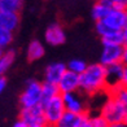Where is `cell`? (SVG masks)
I'll return each mask as SVG.
<instances>
[{
    "label": "cell",
    "mask_w": 127,
    "mask_h": 127,
    "mask_svg": "<svg viewBox=\"0 0 127 127\" xmlns=\"http://www.w3.org/2000/svg\"><path fill=\"white\" fill-rule=\"evenodd\" d=\"M79 91L88 96H94L100 92H108L106 67L100 62L88 65L87 70L80 75Z\"/></svg>",
    "instance_id": "1"
},
{
    "label": "cell",
    "mask_w": 127,
    "mask_h": 127,
    "mask_svg": "<svg viewBox=\"0 0 127 127\" xmlns=\"http://www.w3.org/2000/svg\"><path fill=\"white\" fill-rule=\"evenodd\" d=\"M99 113L108 121L109 125L125 123L127 118V106L121 102L115 96L108 94V99L101 105Z\"/></svg>",
    "instance_id": "2"
},
{
    "label": "cell",
    "mask_w": 127,
    "mask_h": 127,
    "mask_svg": "<svg viewBox=\"0 0 127 127\" xmlns=\"http://www.w3.org/2000/svg\"><path fill=\"white\" fill-rule=\"evenodd\" d=\"M40 104H43V83L35 79L27 80L25 90L20 95L21 109L32 108Z\"/></svg>",
    "instance_id": "3"
},
{
    "label": "cell",
    "mask_w": 127,
    "mask_h": 127,
    "mask_svg": "<svg viewBox=\"0 0 127 127\" xmlns=\"http://www.w3.org/2000/svg\"><path fill=\"white\" fill-rule=\"evenodd\" d=\"M43 108H44L45 122L49 127H56L57 123L60 122V119L62 118V115L66 113V108L61 95L47 102H43Z\"/></svg>",
    "instance_id": "4"
},
{
    "label": "cell",
    "mask_w": 127,
    "mask_h": 127,
    "mask_svg": "<svg viewBox=\"0 0 127 127\" xmlns=\"http://www.w3.org/2000/svg\"><path fill=\"white\" fill-rule=\"evenodd\" d=\"M21 121H24L26 125H29L30 127L34 126H40V125H47L45 122V115H44V108L43 104L32 108H25L21 109L20 112V118Z\"/></svg>",
    "instance_id": "5"
},
{
    "label": "cell",
    "mask_w": 127,
    "mask_h": 127,
    "mask_svg": "<svg viewBox=\"0 0 127 127\" xmlns=\"http://www.w3.org/2000/svg\"><path fill=\"white\" fill-rule=\"evenodd\" d=\"M112 31H122L127 26V12L125 8H114L110 13L102 20Z\"/></svg>",
    "instance_id": "6"
},
{
    "label": "cell",
    "mask_w": 127,
    "mask_h": 127,
    "mask_svg": "<svg viewBox=\"0 0 127 127\" xmlns=\"http://www.w3.org/2000/svg\"><path fill=\"white\" fill-rule=\"evenodd\" d=\"M125 71V65L121 64H114V65L106 66V84H108V94H112L115 90L121 87Z\"/></svg>",
    "instance_id": "7"
},
{
    "label": "cell",
    "mask_w": 127,
    "mask_h": 127,
    "mask_svg": "<svg viewBox=\"0 0 127 127\" xmlns=\"http://www.w3.org/2000/svg\"><path fill=\"white\" fill-rule=\"evenodd\" d=\"M44 39L49 45L52 47H57V45H62L66 40V34L65 30L62 29V26L60 24H51L44 32Z\"/></svg>",
    "instance_id": "8"
},
{
    "label": "cell",
    "mask_w": 127,
    "mask_h": 127,
    "mask_svg": "<svg viewBox=\"0 0 127 127\" xmlns=\"http://www.w3.org/2000/svg\"><path fill=\"white\" fill-rule=\"evenodd\" d=\"M59 90L62 94H75L80 90V75L71 71H66L59 83Z\"/></svg>",
    "instance_id": "9"
},
{
    "label": "cell",
    "mask_w": 127,
    "mask_h": 127,
    "mask_svg": "<svg viewBox=\"0 0 127 127\" xmlns=\"http://www.w3.org/2000/svg\"><path fill=\"white\" fill-rule=\"evenodd\" d=\"M61 97L64 100V104H65L66 112L77 114H88L86 104L82 97L78 95V92H75V94H62Z\"/></svg>",
    "instance_id": "10"
},
{
    "label": "cell",
    "mask_w": 127,
    "mask_h": 127,
    "mask_svg": "<svg viewBox=\"0 0 127 127\" xmlns=\"http://www.w3.org/2000/svg\"><path fill=\"white\" fill-rule=\"evenodd\" d=\"M67 71V66L62 62H51L44 70V82L59 86L64 74Z\"/></svg>",
    "instance_id": "11"
},
{
    "label": "cell",
    "mask_w": 127,
    "mask_h": 127,
    "mask_svg": "<svg viewBox=\"0 0 127 127\" xmlns=\"http://www.w3.org/2000/svg\"><path fill=\"white\" fill-rule=\"evenodd\" d=\"M123 47H104L100 55V64L104 66H110L122 62Z\"/></svg>",
    "instance_id": "12"
},
{
    "label": "cell",
    "mask_w": 127,
    "mask_h": 127,
    "mask_svg": "<svg viewBox=\"0 0 127 127\" xmlns=\"http://www.w3.org/2000/svg\"><path fill=\"white\" fill-rule=\"evenodd\" d=\"M115 7L110 0H97L91 9V17L96 22H100L106 18V16L112 12Z\"/></svg>",
    "instance_id": "13"
},
{
    "label": "cell",
    "mask_w": 127,
    "mask_h": 127,
    "mask_svg": "<svg viewBox=\"0 0 127 127\" xmlns=\"http://www.w3.org/2000/svg\"><path fill=\"white\" fill-rule=\"evenodd\" d=\"M90 117L88 114H77L71 112H66L57 123L56 127H80L82 123Z\"/></svg>",
    "instance_id": "14"
},
{
    "label": "cell",
    "mask_w": 127,
    "mask_h": 127,
    "mask_svg": "<svg viewBox=\"0 0 127 127\" xmlns=\"http://www.w3.org/2000/svg\"><path fill=\"white\" fill-rule=\"evenodd\" d=\"M20 25V14L18 13H8L0 12V29L14 32V30Z\"/></svg>",
    "instance_id": "15"
},
{
    "label": "cell",
    "mask_w": 127,
    "mask_h": 127,
    "mask_svg": "<svg viewBox=\"0 0 127 127\" xmlns=\"http://www.w3.org/2000/svg\"><path fill=\"white\" fill-rule=\"evenodd\" d=\"M44 53H45V49L43 47V44L39 40H31L26 52L29 61H38L44 56Z\"/></svg>",
    "instance_id": "16"
},
{
    "label": "cell",
    "mask_w": 127,
    "mask_h": 127,
    "mask_svg": "<svg viewBox=\"0 0 127 127\" xmlns=\"http://www.w3.org/2000/svg\"><path fill=\"white\" fill-rule=\"evenodd\" d=\"M101 43L104 47H123V35L122 31H112L110 34L101 38Z\"/></svg>",
    "instance_id": "17"
},
{
    "label": "cell",
    "mask_w": 127,
    "mask_h": 127,
    "mask_svg": "<svg viewBox=\"0 0 127 127\" xmlns=\"http://www.w3.org/2000/svg\"><path fill=\"white\" fill-rule=\"evenodd\" d=\"M17 52L14 49H5L3 55L0 56V73L4 74L8 69L12 66V64L16 60Z\"/></svg>",
    "instance_id": "18"
},
{
    "label": "cell",
    "mask_w": 127,
    "mask_h": 127,
    "mask_svg": "<svg viewBox=\"0 0 127 127\" xmlns=\"http://www.w3.org/2000/svg\"><path fill=\"white\" fill-rule=\"evenodd\" d=\"M24 3L22 0H0V12L20 13Z\"/></svg>",
    "instance_id": "19"
},
{
    "label": "cell",
    "mask_w": 127,
    "mask_h": 127,
    "mask_svg": "<svg viewBox=\"0 0 127 127\" xmlns=\"http://www.w3.org/2000/svg\"><path fill=\"white\" fill-rule=\"evenodd\" d=\"M60 95H61V92H60L57 84L43 82V102H47V101L55 99V97L60 96Z\"/></svg>",
    "instance_id": "20"
},
{
    "label": "cell",
    "mask_w": 127,
    "mask_h": 127,
    "mask_svg": "<svg viewBox=\"0 0 127 127\" xmlns=\"http://www.w3.org/2000/svg\"><path fill=\"white\" fill-rule=\"evenodd\" d=\"M66 66H67V70L69 71H71V73H75L78 74V75H82V74L87 70V62H86L84 60H80V59H74V60H70L67 64H66Z\"/></svg>",
    "instance_id": "21"
},
{
    "label": "cell",
    "mask_w": 127,
    "mask_h": 127,
    "mask_svg": "<svg viewBox=\"0 0 127 127\" xmlns=\"http://www.w3.org/2000/svg\"><path fill=\"white\" fill-rule=\"evenodd\" d=\"M13 42V32L8 30L0 29V47L3 49H7Z\"/></svg>",
    "instance_id": "22"
},
{
    "label": "cell",
    "mask_w": 127,
    "mask_h": 127,
    "mask_svg": "<svg viewBox=\"0 0 127 127\" xmlns=\"http://www.w3.org/2000/svg\"><path fill=\"white\" fill-rule=\"evenodd\" d=\"M90 121L94 127H109L110 125H109V122L102 117V115L100 113H97L95 115H90Z\"/></svg>",
    "instance_id": "23"
},
{
    "label": "cell",
    "mask_w": 127,
    "mask_h": 127,
    "mask_svg": "<svg viewBox=\"0 0 127 127\" xmlns=\"http://www.w3.org/2000/svg\"><path fill=\"white\" fill-rule=\"evenodd\" d=\"M109 95H113V96H115L117 99L122 102V104H125V105L127 106V88H122V87H119L118 90H115L114 92H112V94H109Z\"/></svg>",
    "instance_id": "24"
},
{
    "label": "cell",
    "mask_w": 127,
    "mask_h": 127,
    "mask_svg": "<svg viewBox=\"0 0 127 127\" xmlns=\"http://www.w3.org/2000/svg\"><path fill=\"white\" fill-rule=\"evenodd\" d=\"M110 1L115 8H126L127 5V0H110Z\"/></svg>",
    "instance_id": "25"
},
{
    "label": "cell",
    "mask_w": 127,
    "mask_h": 127,
    "mask_svg": "<svg viewBox=\"0 0 127 127\" xmlns=\"http://www.w3.org/2000/svg\"><path fill=\"white\" fill-rule=\"evenodd\" d=\"M121 87H122V88H127V66H125V71H123L122 82H121Z\"/></svg>",
    "instance_id": "26"
},
{
    "label": "cell",
    "mask_w": 127,
    "mask_h": 127,
    "mask_svg": "<svg viewBox=\"0 0 127 127\" xmlns=\"http://www.w3.org/2000/svg\"><path fill=\"white\" fill-rule=\"evenodd\" d=\"M122 64L127 66V45H123V56H122Z\"/></svg>",
    "instance_id": "27"
},
{
    "label": "cell",
    "mask_w": 127,
    "mask_h": 127,
    "mask_svg": "<svg viewBox=\"0 0 127 127\" xmlns=\"http://www.w3.org/2000/svg\"><path fill=\"white\" fill-rule=\"evenodd\" d=\"M5 87H7V78L1 75V78H0V91H4Z\"/></svg>",
    "instance_id": "28"
},
{
    "label": "cell",
    "mask_w": 127,
    "mask_h": 127,
    "mask_svg": "<svg viewBox=\"0 0 127 127\" xmlns=\"http://www.w3.org/2000/svg\"><path fill=\"white\" fill-rule=\"evenodd\" d=\"M13 127H30V126H29V125H26V123L24 122V121L18 119V121H16V122H14Z\"/></svg>",
    "instance_id": "29"
},
{
    "label": "cell",
    "mask_w": 127,
    "mask_h": 127,
    "mask_svg": "<svg viewBox=\"0 0 127 127\" xmlns=\"http://www.w3.org/2000/svg\"><path fill=\"white\" fill-rule=\"evenodd\" d=\"M122 35H123V43L125 45H127V26L122 30Z\"/></svg>",
    "instance_id": "30"
},
{
    "label": "cell",
    "mask_w": 127,
    "mask_h": 127,
    "mask_svg": "<svg viewBox=\"0 0 127 127\" xmlns=\"http://www.w3.org/2000/svg\"><path fill=\"white\" fill-rule=\"evenodd\" d=\"M80 127H94V126H92V123H91V121H90V117L82 123V126H80Z\"/></svg>",
    "instance_id": "31"
},
{
    "label": "cell",
    "mask_w": 127,
    "mask_h": 127,
    "mask_svg": "<svg viewBox=\"0 0 127 127\" xmlns=\"http://www.w3.org/2000/svg\"><path fill=\"white\" fill-rule=\"evenodd\" d=\"M109 127H127L126 123H115V125H110Z\"/></svg>",
    "instance_id": "32"
},
{
    "label": "cell",
    "mask_w": 127,
    "mask_h": 127,
    "mask_svg": "<svg viewBox=\"0 0 127 127\" xmlns=\"http://www.w3.org/2000/svg\"><path fill=\"white\" fill-rule=\"evenodd\" d=\"M34 127H49V126H47V125H40V126H34Z\"/></svg>",
    "instance_id": "33"
},
{
    "label": "cell",
    "mask_w": 127,
    "mask_h": 127,
    "mask_svg": "<svg viewBox=\"0 0 127 127\" xmlns=\"http://www.w3.org/2000/svg\"><path fill=\"white\" fill-rule=\"evenodd\" d=\"M125 123H126V125H127V118H126V121H125Z\"/></svg>",
    "instance_id": "34"
},
{
    "label": "cell",
    "mask_w": 127,
    "mask_h": 127,
    "mask_svg": "<svg viewBox=\"0 0 127 127\" xmlns=\"http://www.w3.org/2000/svg\"><path fill=\"white\" fill-rule=\"evenodd\" d=\"M125 9H126V12H127V5H126V8H125Z\"/></svg>",
    "instance_id": "35"
}]
</instances>
